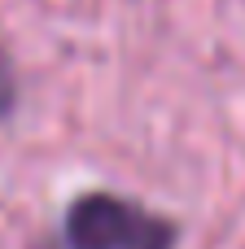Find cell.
<instances>
[{
	"instance_id": "2",
	"label": "cell",
	"mask_w": 245,
	"mask_h": 249,
	"mask_svg": "<svg viewBox=\"0 0 245 249\" xmlns=\"http://www.w3.org/2000/svg\"><path fill=\"white\" fill-rule=\"evenodd\" d=\"M13 96H18V88H13V66H9V57H4V48H0V118L13 109Z\"/></svg>"
},
{
	"instance_id": "3",
	"label": "cell",
	"mask_w": 245,
	"mask_h": 249,
	"mask_svg": "<svg viewBox=\"0 0 245 249\" xmlns=\"http://www.w3.org/2000/svg\"><path fill=\"white\" fill-rule=\"evenodd\" d=\"M31 249H70L66 241H39V245H31Z\"/></svg>"
},
{
	"instance_id": "1",
	"label": "cell",
	"mask_w": 245,
	"mask_h": 249,
	"mask_svg": "<svg viewBox=\"0 0 245 249\" xmlns=\"http://www.w3.org/2000/svg\"><path fill=\"white\" fill-rule=\"evenodd\" d=\"M66 245L70 249H171V223L110 197V193H83L66 210Z\"/></svg>"
}]
</instances>
